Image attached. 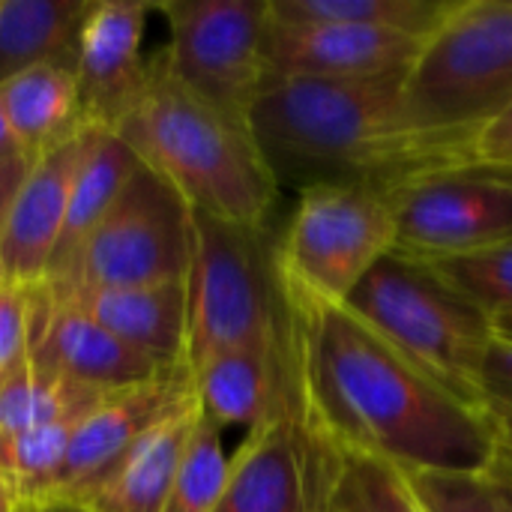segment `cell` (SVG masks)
Returning <instances> with one entry per match:
<instances>
[{
	"instance_id": "1",
	"label": "cell",
	"mask_w": 512,
	"mask_h": 512,
	"mask_svg": "<svg viewBox=\"0 0 512 512\" xmlns=\"http://www.w3.org/2000/svg\"><path fill=\"white\" fill-rule=\"evenodd\" d=\"M285 288V282H282ZM306 426L333 453L402 471H486L498 426L420 372L348 306L285 288Z\"/></svg>"
},
{
	"instance_id": "2",
	"label": "cell",
	"mask_w": 512,
	"mask_h": 512,
	"mask_svg": "<svg viewBox=\"0 0 512 512\" xmlns=\"http://www.w3.org/2000/svg\"><path fill=\"white\" fill-rule=\"evenodd\" d=\"M252 138L282 186L399 183L441 165L474 162V138L423 129L405 78H270L249 114Z\"/></svg>"
},
{
	"instance_id": "3",
	"label": "cell",
	"mask_w": 512,
	"mask_h": 512,
	"mask_svg": "<svg viewBox=\"0 0 512 512\" xmlns=\"http://www.w3.org/2000/svg\"><path fill=\"white\" fill-rule=\"evenodd\" d=\"M111 132L192 210L252 228L270 222L279 183L249 123L222 114L180 84L162 51L150 57L141 93Z\"/></svg>"
},
{
	"instance_id": "4",
	"label": "cell",
	"mask_w": 512,
	"mask_h": 512,
	"mask_svg": "<svg viewBox=\"0 0 512 512\" xmlns=\"http://www.w3.org/2000/svg\"><path fill=\"white\" fill-rule=\"evenodd\" d=\"M345 306L420 372L486 414L483 372L498 336L495 318L435 264L390 252L351 291Z\"/></svg>"
},
{
	"instance_id": "5",
	"label": "cell",
	"mask_w": 512,
	"mask_h": 512,
	"mask_svg": "<svg viewBox=\"0 0 512 512\" xmlns=\"http://www.w3.org/2000/svg\"><path fill=\"white\" fill-rule=\"evenodd\" d=\"M195 213V246L186 279V363L291 333L279 276V237L270 225L252 228Z\"/></svg>"
},
{
	"instance_id": "6",
	"label": "cell",
	"mask_w": 512,
	"mask_h": 512,
	"mask_svg": "<svg viewBox=\"0 0 512 512\" xmlns=\"http://www.w3.org/2000/svg\"><path fill=\"white\" fill-rule=\"evenodd\" d=\"M405 102L429 132L477 138L512 105V0H456L426 36Z\"/></svg>"
},
{
	"instance_id": "7",
	"label": "cell",
	"mask_w": 512,
	"mask_h": 512,
	"mask_svg": "<svg viewBox=\"0 0 512 512\" xmlns=\"http://www.w3.org/2000/svg\"><path fill=\"white\" fill-rule=\"evenodd\" d=\"M195 246L189 201L144 162L69 267L45 282L54 294L186 282Z\"/></svg>"
},
{
	"instance_id": "8",
	"label": "cell",
	"mask_w": 512,
	"mask_h": 512,
	"mask_svg": "<svg viewBox=\"0 0 512 512\" xmlns=\"http://www.w3.org/2000/svg\"><path fill=\"white\" fill-rule=\"evenodd\" d=\"M396 249V216L387 189L372 183H315L300 189L279 237L285 288L339 303Z\"/></svg>"
},
{
	"instance_id": "9",
	"label": "cell",
	"mask_w": 512,
	"mask_h": 512,
	"mask_svg": "<svg viewBox=\"0 0 512 512\" xmlns=\"http://www.w3.org/2000/svg\"><path fill=\"white\" fill-rule=\"evenodd\" d=\"M171 42L162 51L171 75L222 114L249 123L267 84L264 33L270 0H162Z\"/></svg>"
},
{
	"instance_id": "10",
	"label": "cell",
	"mask_w": 512,
	"mask_h": 512,
	"mask_svg": "<svg viewBox=\"0 0 512 512\" xmlns=\"http://www.w3.org/2000/svg\"><path fill=\"white\" fill-rule=\"evenodd\" d=\"M396 249L417 261H450L512 240V171L483 162L429 168L387 192Z\"/></svg>"
},
{
	"instance_id": "11",
	"label": "cell",
	"mask_w": 512,
	"mask_h": 512,
	"mask_svg": "<svg viewBox=\"0 0 512 512\" xmlns=\"http://www.w3.org/2000/svg\"><path fill=\"white\" fill-rule=\"evenodd\" d=\"M336 453L306 426L297 384L291 399L231 456L216 512H330Z\"/></svg>"
},
{
	"instance_id": "12",
	"label": "cell",
	"mask_w": 512,
	"mask_h": 512,
	"mask_svg": "<svg viewBox=\"0 0 512 512\" xmlns=\"http://www.w3.org/2000/svg\"><path fill=\"white\" fill-rule=\"evenodd\" d=\"M426 39L333 21H285L270 12L264 63L270 78L387 81L405 78Z\"/></svg>"
},
{
	"instance_id": "13",
	"label": "cell",
	"mask_w": 512,
	"mask_h": 512,
	"mask_svg": "<svg viewBox=\"0 0 512 512\" xmlns=\"http://www.w3.org/2000/svg\"><path fill=\"white\" fill-rule=\"evenodd\" d=\"M192 393L195 384L189 366H177L147 384L108 393L78 420L63 468L45 501H84L126 459V453Z\"/></svg>"
},
{
	"instance_id": "14",
	"label": "cell",
	"mask_w": 512,
	"mask_h": 512,
	"mask_svg": "<svg viewBox=\"0 0 512 512\" xmlns=\"http://www.w3.org/2000/svg\"><path fill=\"white\" fill-rule=\"evenodd\" d=\"M153 3L93 0L78 48V96L87 126L114 129L144 87L150 60L141 57Z\"/></svg>"
},
{
	"instance_id": "15",
	"label": "cell",
	"mask_w": 512,
	"mask_h": 512,
	"mask_svg": "<svg viewBox=\"0 0 512 512\" xmlns=\"http://www.w3.org/2000/svg\"><path fill=\"white\" fill-rule=\"evenodd\" d=\"M30 360L72 384H81L99 393L138 387L165 375L168 369H177L126 345L123 339L99 327L93 318H87L78 306L54 294L39 324V333L33 339Z\"/></svg>"
},
{
	"instance_id": "16",
	"label": "cell",
	"mask_w": 512,
	"mask_h": 512,
	"mask_svg": "<svg viewBox=\"0 0 512 512\" xmlns=\"http://www.w3.org/2000/svg\"><path fill=\"white\" fill-rule=\"evenodd\" d=\"M84 129L33 162L0 234V267L6 285H39L48 279L66 222Z\"/></svg>"
},
{
	"instance_id": "17",
	"label": "cell",
	"mask_w": 512,
	"mask_h": 512,
	"mask_svg": "<svg viewBox=\"0 0 512 512\" xmlns=\"http://www.w3.org/2000/svg\"><path fill=\"white\" fill-rule=\"evenodd\" d=\"M201 414L219 429L261 426L270 420L294 390L291 333L279 342L243 345L222 351L192 369Z\"/></svg>"
},
{
	"instance_id": "18",
	"label": "cell",
	"mask_w": 512,
	"mask_h": 512,
	"mask_svg": "<svg viewBox=\"0 0 512 512\" xmlns=\"http://www.w3.org/2000/svg\"><path fill=\"white\" fill-rule=\"evenodd\" d=\"M54 297L69 300L99 327L147 357L165 366L186 363V282L69 291Z\"/></svg>"
},
{
	"instance_id": "19",
	"label": "cell",
	"mask_w": 512,
	"mask_h": 512,
	"mask_svg": "<svg viewBox=\"0 0 512 512\" xmlns=\"http://www.w3.org/2000/svg\"><path fill=\"white\" fill-rule=\"evenodd\" d=\"M201 417L198 396L183 399L168 417H162L126 459L84 498L78 501L90 512H162L189 438Z\"/></svg>"
},
{
	"instance_id": "20",
	"label": "cell",
	"mask_w": 512,
	"mask_h": 512,
	"mask_svg": "<svg viewBox=\"0 0 512 512\" xmlns=\"http://www.w3.org/2000/svg\"><path fill=\"white\" fill-rule=\"evenodd\" d=\"M0 108L27 159L75 138L87 123L81 114L75 66L45 63L0 84Z\"/></svg>"
},
{
	"instance_id": "21",
	"label": "cell",
	"mask_w": 512,
	"mask_h": 512,
	"mask_svg": "<svg viewBox=\"0 0 512 512\" xmlns=\"http://www.w3.org/2000/svg\"><path fill=\"white\" fill-rule=\"evenodd\" d=\"M138 165H141L138 156L129 150V144L117 132L105 126L84 129V147H81L78 171L72 180V192H69L63 234H60L45 282L57 279L69 267L81 243L111 210V204L117 201V195L123 192V186L129 183Z\"/></svg>"
},
{
	"instance_id": "22",
	"label": "cell",
	"mask_w": 512,
	"mask_h": 512,
	"mask_svg": "<svg viewBox=\"0 0 512 512\" xmlns=\"http://www.w3.org/2000/svg\"><path fill=\"white\" fill-rule=\"evenodd\" d=\"M93 0H0V84L45 66H75Z\"/></svg>"
},
{
	"instance_id": "23",
	"label": "cell",
	"mask_w": 512,
	"mask_h": 512,
	"mask_svg": "<svg viewBox=\"0 0 512 512\" xmlns=\"http://www.w3.org/2000/svg\"><path fill=\"white\" fill-rule=\"evenodd\" d=\"M108 393L72 384L39 363L27 360L0 384V438H12L57 420L81 417Z\"/></svg>"
},
{
	"instance_id": "24",
	"label": "cell",
	"mask_w": 512,
	"mask_h": 512,
	"mask_svg": "<svg viewBox=\"0 0 512 512\" xmlns=\"http://www.w3.org/2000/svg\"><path fill=\"white\" fill-rule=\"evenodd\" d=\"M456 0H270V12L285 21H333L378 27L426 39Z\"/></svg>"
},
{
	"instance_id": "25",
	"label": "cell",
	"mask_w": 512,
	"mask_h": 512,
	"mask_svg": "<svg viewBox=\"0 0 512 512\" xmlns=\"http://www.w3.org/2000/svg\"><path fill=\"white\" fill-rule=\"evenodd\" d=\"M336 456L330 512H426L402 468L357 453Z\"/></svg>"
},
{
	"instance_id": "26",
	"label": "cell",
	"mask_w": 512,
	"mask_h": 512,
	"mask_svg": "<svg viewBox=\"0 0 512 512\" xmlns=\"http://www.w3.org/2000/svg\"><path fill=\"white\" fill-rule=\"evenodd\" d=\"M228 468L231 456H225L222 429L201 414L162 512H216L228 483Z\"/></svg>"
},
{
	"instance_id": "27",
	"label": "cell",
	"mask_w": 512,
	"mask_h": 512,
	"mask_svg": "<svg viewBox=\"0 0 512 512\" xmlns=\"http://www.w3.org/2000/svg\"><path fill=\"white\" fill-rule=\"evenodd\" d=\"M435 267L492 318L512 312V240L474 255L435 261Z\"/></svg>"
},
{
	"instance_id": "28",
	"label": "cell",
	"mask_w": 512,
	"mask_h": 512,
	"mask_svg": "<svg viewBox=\"0 0 512 512\" xmlns=\"http://www.w3.org/2000/svg\"><path fill=\"white\" fill-rule=\"evenodd\" d=\"M426 512H512L486 471H405Z\"/></svg>"
},
{
	"instance_id": "29",
	"label": "cell",
	"mask_w": 512,
	"mask_h": 512,
	"mask_svg": "<svg viewBox=\"0 0 512 512\" xmlns=\"http://www.w3.org/2000/svg\"><path fill=\"white\" fill-rule=\"evenodd\" d=\"M48 306L51 291L45 282L0 288V384L30 360Z\"/></svg>"
},
{
	"instance_id": "30",
	"label": "cell",
	"mask_w": 512,
	"mask_h": 512,
	"mask_svg": "<svg viewBox=\"0 0 512 512\" xmlns=\"http://www.w3.org/2000/svg\"><path fill=\"white\" fill-rule=\"evenodd\" d=\"M483 399L489 420L512 438V339L495 336L492 342L483 372Z\"/></svg>"
},
{
	"instance_id": "31",
	"label": "cell",
	"mask_w": 512,
	"mask_h": 512,
	"mask_svg": "<svg viewBox=\"0 0 512 512\" xmlns=\"http://www.w3.org/2000/svg\"><path fill=\"white\" fill-rule=\"evenodd\" d=\"M474 162L512 171V105L474 138Z\"/></svg>"
},
{
	"instance_id": "32",
	"label": "cell",
	"mask_w": 512,
	"mask_h": 512,
	"mask_svg": "<svg viewBox=\"0 0 512 512\" xmlns=\"http://www.w3.org/2000/svg\"><path fill=\"white\" fill-rule=\"evenodd\" d=\"M33 168V159L27 156H12V159H0V234L6 228V219H9V210L27 180Z\"/></svg>"
},
{
	"instance_id": "33",
	"label": "cell",
	"mask_w": 512,
	"mask_h": 512,
	"mask_svg": "<svg viewBox=\"0 0 512 512\" xmlns=\"http://www.w3.org/2000/svg\"><path fill=\"white\" fill-rule=\"evenodd\" d=\"M489 480L495 483V489L504 495V501L512 507V438L498 432V447H495V456L486 468Z\"/></svg>"
},
{
	"instance_id": "34",
	"label": "cell",
	"mask_w": 512,
	"mask_h": 512,
	"mask_svg": "<svg viewBox=\"0 0 512 512\" xmlns=\"http://www.w3.org/2000/svg\"><path fill=\"white\" fill-rule=\"evenodd\" d=\"M12 156H24V150H21L9 120H6V114L0 108V159H12Z\"/></svg>"
},
{
	"instance_id": "35",
	"label": "cell",
	"mask_w": 512,
	"mask_h": 512,
	"mask_svg": "<svg viewBox=\"0 0 512 512\" xmlns=\"http://www.w3.org/2000/svg\"><path fill=\"white\" fill-rule=\"evenodd\" d=\"M21 512H90L81 504H72V501H42L36 507H24Z\"/></svg>"
},
{
	"instance_id": "36",
	"label": "cell",
	"mask_w": 512,
	"mask_h": 512,
	"mask_svg": "<svg viewBox=\"0 0 512 512\" xmlns=\"http://www.w3.org/2000/svg\"><path fill=\"white\" fill-rule=\"evenodd\" d=\"M0 512H18V504L12 498V492L6 489V483L0 480Z\"/></svg>"
},
{
	"instance_id": "37",
	"label": "cell",
	"mask_w": 512,
	"mask_h": 512,
	"mask_svg": "<svg viewBox=\"0 0 512 512\" xmlns=\"http://www.w3.org/2000/svg\"><path fill=\"white\" fill-rule=\"evenodd\" d=\"M495 330H498V336L512 339V312H507V315H498V318H495Z\"/></svg>"
},
{
	"instance_id": "38",
	"label": "cell",
	"mask_w": 512,
	"mask_h": 512,
	"mask_svg": "<svg viewBox=\"0 0 512 512\" xmlns=\"http://www.w3.org/2000/svg\"><path fill=\"white\" fill-rule=\"evenodd\" d=\"M0 288H6V276H3V267H0Z\"/></svg>"
},
{
	"instance_id": "39",
	"label": "cell",
	"mask_w": 512,
	"mask_h": 512,
	"mask_svg": "<svg viewBox=\"0 0 512 512\" xmlns=\"http://www.w3.org/2000/svg\"><path fill=\"white\" fill-rule=\"evenodd\" d=\"M18 512H21V510H18Z\"/></svg>"
}]
</instances>
